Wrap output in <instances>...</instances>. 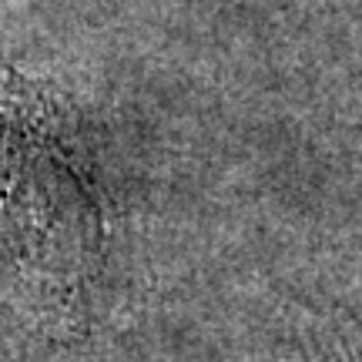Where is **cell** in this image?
<instances>
[{"instance_id": "cell-1", "label": "cell", "mask_w": 362, "mask_h": 362, "mask_svg": "<svg viewBox=\"0 0 362 362\" xmlns=\"http://www.w3.org/2000/svg\"><path fill=\"white\" fill-rule=\"evenodd\" d=\"M0 235L21 279L74 319L104 248V194L51 90L0 71Z\"/></svg>"}]
</instances>
